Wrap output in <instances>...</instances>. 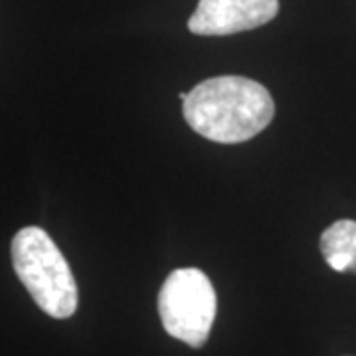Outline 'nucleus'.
Wrapping results in <instances>:
<instances>
[{
	"mask_svg": "<svg viewBox=\"0 0 356 356\" xmlns=\"http://www.w3.org/2000/svg\"><path fill=\"white\" fill-rule=\"evenodd\" d=\"M192 131L224 145L254 139L273 121L275 103L261 83L242 76L210 77L182 99Z\"/></svg>",
	"mask_w": 356,
	"mask_h": 356,
	"instance_id": "obj_1",
	"label": "nucleus"
},
{
	"mask_svg": "<svg viewBox=\"0 0 356 356\" xmlns=\"http://www.w3.org/2000/svg\"><path fill=\"white\" fill-rule=\"evenodd\" d=\"M13 267L36 305L54 318L77 309V283L65 257L42 228H22L13 240Z\"/></svg>",
	"mask_w": 356,
	"mask_h": 356,
	"instance_id": "obj_2",
	"label": "nucleus"
},
{
	"mask_svg": "<svg viewBox=\"0 0 356 356\" xmlns=\"http://www.w3.org/2000/svg\"><path fill=\"white\" fill-rule=\"evenodd\" d=\"M216 309L214 285L196 267L175 269L159 291V315L165 331L192 348L208 341Z\"/></svg>",
	"mask_w": 356,
	"mask_h": 356,
	"instance_id": "obj_3",
	"label": "nucleus"
},
{
	"mask_svg": "<svg viewBox=\"0 0 356 356\" xmlns=\"http://www.w3.org/2000/svg\"><path fill=\"white\" fill-rule=\"evenodd\" d=\"M280 13V0H200L188 20L198 36H229L255 30Z\"/></svg>",
	"mask_w": 356,
	"mask_h": 356,
	"instance_id": "obj_4",
	"label": "nucleus"
},
{
	"mask_svg": "<svg viewBox=\"0 0 356 356\" xmlns=\"http://www.w3.org/2000/svg\"><path fill=\"white\" fill-rule=\"evenodd\" d=\"M321 252L327 266L339 273H356V222L339 220L321 236Z\"/></svg>",
	"mask_w": 356,
	"mask_h": 356,
	"instance_id": "obj_5",
	"label": "nucleus"
}]
</instances>
